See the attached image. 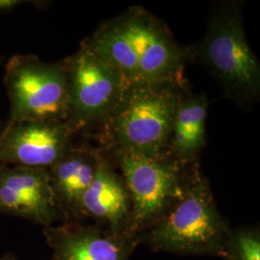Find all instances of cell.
I'll return each instance as SVG.
<instances>
[{"mask_svg":"<svg viewBox=\"0 0 260 260\" xmlns=\"http://www.w3.org/2000/svg\"><path fill=\"white\" fill-rule=\"evenodd\" d=\"M10 102L6 125L21 121H67L65 63H46L34 55H14L5 69Z\"/></svg>","mask_w":260,"mask_h":260,"instance_id":"6","label":"cell"},{"mask_svg":"<svg viewBox=\"0 0 260 260\" xmlns=\"http://www.w3.org/2000/svg\"><path fill=\"white\" fill-rule=\"evenodd\" d=\"M84 44L111 65L124 84L179 79L185 58L167 28L140 7L103 23Z\"/></svg>","mask_w":260,"mask_h":260,"instance_id":"1","label":"cell"},{"mask_svg":"<svg viewBox=\"0 0 260 260\" xmlns=\"http://www.w3.org/2000/svg\"><path fill=\"white\" fill-rule=\"evenodd\" d=\"M0 260H18V258L15 256L14 253L7 252V253H5L2 257H0Z\"/></svg>","mask_w":260,"mask_h":260,"instance_id":"16","label":"cell"},{"mask_svg":"<svg viewBox=\"0 0 260 260\" xmlns=\"http://www.w3.org/2000/svg\"><path fill=\"white\" fill-rule=\"evenodd\" d=\"M101 154L87 146H71L47 169L49 184L63 223L81 221V199L93 181Z\"/></svg>","mask_w":260,"mask_h":260,"instance_id":"12","label":"cell"},{"mask_svg":"<svg viewBox=\"0 0 260 260\" xmlns=\"http://www.w3.org/2000/svg\"><path fill=\"white\" fill-rule=\"evenodd\" d=\"M224 260H260L259 226L231 229L223 249Z\"/></svg>","mask_w":260,"mask_h":260,"instance_id":"14","label":"cell"},{"mask_svg":"<svg viewBox=\"0 0 260 260\" xmlns=\"http://www.w3.org/2000/svg\"><path fill=\"white\" fill-rule=\"evenodd\" d=\"M183 95L179 79L124 84L119 102L104 123L112 150L168 152L175 114Z\"/></svg>","mask_w":260,"mask_h":260,"instance_id":"3","label":"cell"},{"mask_svg":"<svg viewBox=\"0 0 260 260\" xmlns=\"http://www.w3.org/2000/svg\"><path fill=\"white\" fill-rule=\"evenodd\" d=\"M132 203V233L140 234L156 223L185 193L197 164L184 165L170 153L112 151Z\"/></svg>","mask_w":260,"mask_h":260,"instance_id":"4","label":"cell"},{"mask_svg":"<svg viewBox=\"0 0 260 260\" xmlns=\"http://www.w3.org/2000/svg\"><path fill=\"white\" fill-rule=\"evenodd\" d=\"M81 221L91 219L103 229L120 235L132 233V203L125 182L111 160L101 154L93 181L80 203Z\"/></svg>","mask_w":260,"mask_h":260,"instance_id":"11","label":"cell"},{"mask_svg":"<svg viewBox=\"0 0 260 260\" xmlns=\"http://www.w3.org/2000/svg\"><path fill=\"white\" fill-rule=\"evenodd\" d=\"M0 214L22 218L44 228L62 220L47 169L0 166Z\"/></svg>","mask_w":260,"mask_h":260,"instance_id":"10","label":"cell"},{"mask_svg":"<svg viewBox=\"0 0 260 260\" xmlns=\"http://www.w3.org/2000/svg\"><path fill=\"white\" fill-rule=\"evenodd\" d=\"M75 132L67 121L6 125L0 132V166L48 169L72 146Z\"/></svg>","mask_w":260,"mask_h":260,"instance_id":"8","label":"cell"},{"mask_svg":"<svg viewBox=\"0 0 260 260\" xmlns=\"http://www.w3.org/2000/svg\"><path fill=\"white\" fill-rule=\"evenodd\" d=\"M53 260H129L138 236L120 235L94 223L68 222L44 228Z\"/></svg>","mask_w":260,"mask_h":260,"instance_id":"9","label":"cell"},{"mask_svg":"<svg viewBox=\"0 0 260 260\" xmlns=\"http://www.w3.org/2000/svg\"><path fill=\"white\" fill-rule=\"evenodd\" d=\"M231 229L209 181L198 170L183 196L140 234V244L156 252L222 257Z\"/></svg>","mask_w":260,"mask_h":260,"instance_id":"2","label":"cell"},{"mask_svg":"<svg viewBox=\"0 0 260 260\" xmlns=\"http://www.w3.org/2000/svg\"><path fill=\"white\" fill-rule=\"evenodd\" d=\"M207 101L204 94H184L177 105L168 153L184 165L196 164L206 143Z\"/></svg>","mask_w":260,"mask_h":260,"instance_id":"13","label":"cell"},{"mask_svg":"<svg viewBox=\"0 0 260 260\" xmlns=\"http://www.w3.org/2000/svg\"><path fill=\"white\" fill-rule=\"evenodd\" d=\"M24 3L21 0H0V13L9 12Z\"/></svg>","mask_w":260,"mask_h":260,"instance_id":"15","label":"cell"},{"mask_svg":"<svg viewBox=\"0 0 260 260\" xmlns=\"http://www.w3.org/2000/svg\"><path fill=\"white\" fill-rule=\"evenodd\" d=\"M68 74L67 121L75 131L104 124L121 98L120 74L82 43L65 62Z\"/></svg>","mask_w":260,"mask_h":260,"instance_id":"7","label":"cell"},{"mask_svg":"<svg viewBox=\"0 0 260 260\" xmlns=\"http://www.w3.org/2000/svg\"><path fill=\"white\" fill-rule=\"evenodd\" d=\"M197 53L233 100L248 103L258 95L259 62L246 37L239 4L224 3L214 11Z\"/></svg>","mask_w":260,"mask_h":260,"instance_id":"5","label":"cell"}]
</instances>
